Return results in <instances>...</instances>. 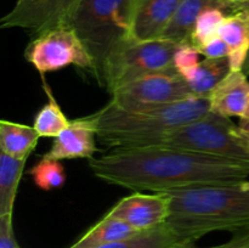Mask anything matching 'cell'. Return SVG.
<instances>
[{
	"label": "cell",
	"instance_id": "30bf717a",
	"mask_svg": "<svg viewBox=\"0 0 249 248\" xmlns=\"http://www.w3.org/2000/svg\"><path fill=\"white\" fill-rule=\"evenodd\" d=\"M170 196L168 192H134L114 204L107 214L121 219L138 231L147 230L167 223Z\"/></svg>",
	"mask_w": 249,
	"mask_h": 248
},
{
	"label": "cell",
	"instance_id": "8fae6325",
	"mask_svg": "<svg viewBox=\"0 0 249 248\" xmlns=\"http://www.w3.org/2000/svg\"><path fill=\"white\" fill-rule=\"evenodd\" d=\"M96 123L92 114L73 119L41 157L50 159H92L96 152Z\"/></svg>",
	"mask_w": 249,
	"mask_h": 248
},
{
	"label": "cell",
	"instance_id": "d6986e66",
	"mask_svg": "<svg viewBox=\"0 0 249 248\" xmlns=\"http://www.w3.org/2000/svg\"><path fill=\"white\" fill-rule=\"evenodd\" d=\"M27 159L0 153V216L14 214L15 201Z\"/></svg>",
	"mask_w": 249,
	"mask_h": 248
},
{
	"label": "cell",
	"instance_id": "2e32d148",
	"mask_svg": "<svg viewBox=\"0 0 249 248\" xmlns=\"http://www.w3.org/2000/svg\"><path fill=\"white\" fill-rule=\"evenodd\" d=\"M39 134L33 125L17 122L0 121V151L11 157L28 159L39 141Z\"/></svg>",
	"mask_w": 249,
	"mask_h": 248
},
{
	"label": "cell",
	"instance_id": "83f0119b",
	"mask_svg": "<svg viewBox=\"0 0 249 248\" xmlns=\"http://www.w3.org/2000/svg\"><path fill=\"white\" fill-rule=\"evenodd\" d=\"M238 129H240V133H241V135H242V138L245 139L246 142H247L248 146H249V124L240 121V124H238Z\"/></svg>",
	"mask_w": 249,
	"mask_h": 248
},
{
	"label": "cell",
	"instance_id": "5b68a950",
	"mask_svg": "<svg viewBox=\"0 0 249 248\" xmlns=\"http://www.w3.org/2000/svg\"><path fill=\"white\" fill-rule=\"evenodd\" d=\"M158 145L194 151L249 164V146L230 118L209 111L165 135Z\"/></svg>",
	"mask_w": 249,
	"mask_h": 248
},
{
	"label": "cell",
	"instance_id": "9a60e30c",
	"mask_svg": "<svg viewBox=\"0 0 249 248\" xmlns=\"http://www.w3.org/2000/svg\"><path fill=\"white\" fill-rule=\"evenodd\" d=\"M212 6H220L230 11H237L249 6V0H182L163 39H169L179 44L189 43L197 17L203 10Z\"/></svg>",
	"mask_w": 249,
	"mask_h": 248
},
{
	"label": "cell",
	"instance_id": "6da1fadb",
	"mask_svg": "<svg viewBox=\"0 0 249 248\" xmlns=\"http://www.w3.org/2000/svg\"><path fill=\"white\" fill-rule=\"evenodd\" d=\"M89 167L95 177L107 184L135 192L232 184L249 177L248 163L167 145L114 147L90 159Z\"/></svg>",
	"mask_w": 249,
	"mask_h": 248
},
{
	"label": "cell",
	"instance_id": "4fadbf2b",
	"mask_svg": "<svg viewBox=\"0 0 249 248\" xmlns=\"http://www.w3.org/2000/svg\"><path fill=\"white\" fill-rule=\"evenodd\" d=\"M211 112L231 118H242L249 102L248 75L242 71H230L209 94Z\"/></svg>",
	"mask_w": 249,
	"mask_h": 248
},
{
	"label": "cell",
	"instance_id": "3957f363",
	"mask_svg": "<svg viewBox=\"0 0 249 248\" xmlns=\"http://www.w3.org/2000/svg\"><path fill=\"white\" fill-rule=\"evenodd\" d=\"M211 111L208 97H191L168 106L123 109L108 104L92 113L97 139L109 147L158 145L174 129Z\"/></svg>",
	"mask_w": 249,
	"mask_h": 248
},
{
	"label": "cell",
	"instance_id": "f1b7e54d",
	"mask_svg": "<svg viewBox=\"0 0 249 248\" xmlns=\"http://www.w3.org/2000/svg\"><path fill=\"white\" fill-rule=\"evenodd\" d=\"M240 121H241V122H245V123H248V124H249V102H248L247 109H246L245 114H243V117L240 119Z\"/></svg>",
	"mask_w": 249,
	"mask_h": 248
},
{
	"label": "cell",
	"instance_id": "e0dca14e",
	"mask_svg": "<svg viewBox=\"0 0 249 248\" xmlns=\"http://www.w3.org/2000/svg\"><path fill=\"white\" fill-rule=\"evenodd\" d=\"M195 243L180 240L168 223L156 228L138 231L123 240L116 241L99 248H190Z\"/></svg>",
	"mask_w": 249,
	"mask_h": 248
},
{
	"label": "cell",
	"instance_id": "ffe728a7",
	"mask_svg": "<svg viewBox=\"0 0 249 248\" xmlns=\"http://www.w3.org/2000/svg\"><path fill=\"white\" fill-rule=\"evenodd\" d=\"M230 72L228 57L204 58L185 78L192 92L197 97H208L214 88Z\"/></svg>",
	"mask_w": 249,
	"mask_h": 248
},
{
	"label": "cell",
	"instance_id": "277c9868",
	"mask_svg": "<svg viewBox=\"0 0 249 248\" xmlns=\"http://www.w3.org/2000/svg\"><path fill=\"white\" fill-rule=\"evenodd\" d=\"M134 6L135 0H79L66 21L91 56L100 87L111 60L130 39Z\"/></svg>",
	"mask_w": 249,
	"mask_h": 248
},
{
	"label": "cell",
	"instance_id": "44dd1931",
	"mask_svg": "<svg viewBox=\"0 0 249 248\" xmlns=\"http://www.w3.org/2000/svg\"><path fill=\"white\" fill-rule=\"evenodd\" d=\"M41 83L44 91L48 96V102L36 114L33 126L40 138H56L70 125L72 121L68 119L58 102L56 101L45 77H41Z\"/></svg>",
	"mask_w": 249,
	"mask_h": 248
},
{
	"label": "cell",
	"instance_id": "7402d4cb",
	"mask_svg": "<svg viewBox=\"0 0 249 248\" xmlns=\"http://www.w3.org/2000/svg\"><path fill=\"white\" fill-rule=\"evenodd\" d=\"M231 12L235 11H230V10L220 6H212L203 10L195 22L189 43L198 49L208 43L209 40L218 36L219 29H220L224 19Z\"/></svg>",
	"mask_w": 249,
	"mask_h": 248
},
{
	"label": "cell",
	"instance_id": "f546056e",
	"mask_svg": "<svg viewBox=\"0 0 249 248\" xmlns=\"http://www.w3.org/2000/svg\"><path fill=\"white\" fill-rule=\"evenodd\" d=\"M242 186L245 187V189L249 192V181H247V180H243V181H242Z\"/></svg>",
	"mask_w": 249,
	"mask_h": 248
},
{
	"label": "cell",
	"instance_id": "484cf974",
	"mask_svg": "<svg viewBox=\"0 0 249 248\" xmlns=\"http://www.w3.org/2000/svg\"><path fill=\"white\" fill-rule=\"evenodd\" d=\"M197 50L206 58H225L228 57L229 53L228 45L219 35L209 40L208 43L202 45Z\"/></svg>",
	"mask_w": 249,
	"mask_h": 248
},
{
	"label": "cell",
	"instance_id": "7c38bea8",
	"mask_svg": "<svg viewBox=\"0 0 249 248\" xmlns=\"http://www.w3.org/2000/svg\"><path fill=\"white\" fill-rule=\"evenodd\" d=\"M181 2L182 0H135L130 39H162Z\"/></svg>",
	"mask_w": 249,
	"mask_h": 248
},
{
	"label": "cell",
	"instance_id": "ac0fdd59",
	"mask_svg": "<svg viewBox=\"0 0 249 248\" xmlns=\"http://www.w3.org/2000/svg\"><path fill=\"white\" fill-rule=\"evenodd\" d=\"M138 232L126 223L106 214L68 248H99Z\"/></svg>",
	"mask_w": 249,
	"mask_h": 248
},
{
	"label": "cell",
	"instance_id": "7a4b0ae2",
	"mask_svg": "<svg viewBox=\"0 0 249 248\" xmlns=\"http://www.w3.org/2000/svg\"><path fill=\"white\" fill-rule=\"evenodd\" d=\"M167 192L170 196L167 223L184 242L196 243L208 233L236 232L249 226V192L242 181Z\"/></svg>",
	"mask_w": 249,
	"mask_h": 248
},
{
	"label": "cell",
	"instance_id": "4dcf8cb0",
	"mask_svg": "<svg viewBox=\"0 0 249 248\" xmlns=\"http://www.w3.org/2000/svg\"><path fill=\"white\" fill-rule=\"evenodd\" d=\"M190 248H198V247H196V245H192Z\"/></svg>",
	"mask_w": 249,
	"mask_h": 248
},
{
	"label": "cell",
	"instance_id": "d4e9b609",
	"mask_svg": "<svg viewBox=\"0 0 249 248\" xmlns=\"http://www.w3.org/2000/svg\"><path fill=\"white\" fill-rule=\"evenodd\" d=\"M0 248H21L15 237L12 215L0 216Z\"/></svg>",
	"mask_w": 249,
	"mask_h": 248
},
{
	"label": "cell",
	"instance_id": "5bb4252c",
	"mask_svg": "<svg viewBox=\"0 0 249 248\" xmlns=\"http://www.w3.org/2000/svg\"><path fill=\"white\" fill-rule=\"evenodd\" d=\"M219 36L229 48L230 71H242L249 75V6L229 14L219 29Z\"/></svg>",
	"mask_w": 249,
	"mask_h": 248
},
{
	"label": "cell",
	"instance_id": "8992f818",
	"mask_svg": "<svg viewBox=\"0 0 249 248\" xmlns=\"http://www.w3.org/2000/svg\"><path fill=\"white\" fill-rule=\"evenodd\" d=\"M179 45L163 38L147 41L129 39L109 62L104 88L111 94L140 78L175 70L173 58Z\"/></svg>",
	"mask_w": 249,
	"mask_h": 248
},
{
	"label": "cell",
	"instance_id": "ba28073f",
	"mask_svg": "<svg viewBox=\"0 0 249 248\" xmlns=\"http://www.w3.org/2000/svg\"><path fill=\"white\" fill-rule=\"evenodd\" d=\"M111 95V104L130 111L168 106L195 97L186 80L175 70L140 78Z\"/></svg>",
	"mask_w": 249,
	"mask_h": 248
},
{
	"label": "cell",
	"instance_id": "9c48e42d",
	"mask_svg": "<svg viewBox=\"0 0 249 248\" xmlns=\"http://www.w3.org/2000/svg\"><path fill=\"white\" fill-rule=\"evenodd\" d=\"M79 0H16L0 21L1 28H22L34 35L65 26Z\"/></svg>",
	"mask_w": 249,
	"mask_h": 248
},
{
	"label": "cell",
	"instance_id": "cb8c5ba5",
	"mask_svg": "<svg viewBox=\"0 0 249 248\" xmlns=\"http://www.w3.org/2000/svg\"><path fill=\"white\" fill-rule=\"evenodd\" d=\"M199 55H201L199 51L192 44H180L179 48L175 51L174 58H173V66H174L175 71L185 79L201 62Z\"/></svg>",
	"mask_w": 249,
	"mask_h": 248
},
{
	"label": "cell",
	"instance_id": "603a6c76",
	"mask_svg": "<svg viewBox=\"0 0 249 248\" xmlns=\"http://www.w3.org/2000/svg\"><path fill=\"white\" fill-rule=\"evenodd\" d=\"M34 184L43 191L61 189L66 182V172L61 160L41 157L29 170Z\"/></svg>",
	"mask_w": 249,
	"mask_h": 248
},
{
	"label": "cell",
	"instance_id": "52a82bcc",
	"mask_svg": "<svg viewBox=\"0 0 249 248\" xmlns=\"http://www.w3.org/2000/svg\"><path fill=\"white\" fill-rule=\"evenodd\" d=\"M24 56L40 77L70 66L94 74L91 56L75 32L67 26L56 27L36 35L27 46Z\"/></svg>",
	"mask_w": 249,
	"mask_h": 248
},
{
	"label": "cell",
	"instance_id": "4316f807",
	"mask_svg": "<svg viewBox=\"0 0 249 248\" xmlns=\"http://www.w3.org/2000/svg\"><path fill=\"white\" fill-rule=\"evenodd\" d=\"M206 248H249V226L232 232V237L226 242Z\"/></svg>",
	"mask_w": 249,
	"mask_h": 248
}]
</instances>
